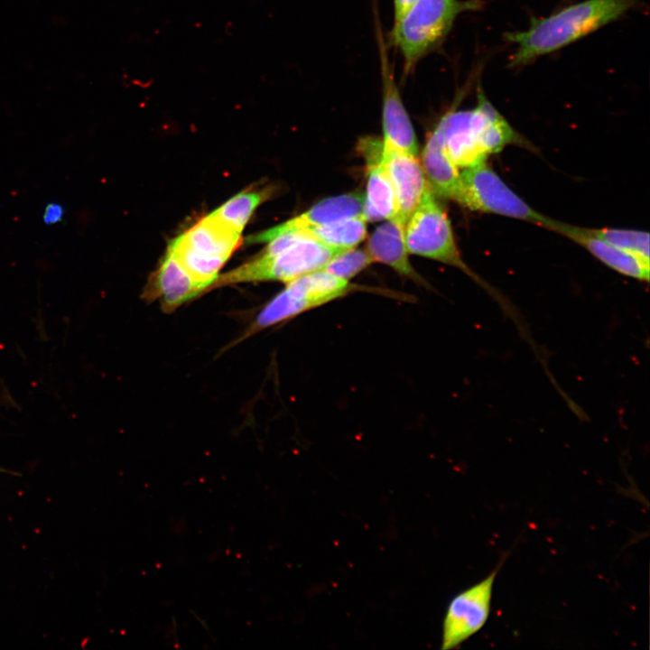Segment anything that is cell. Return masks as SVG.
<instances>
[{"mask_svg":"<svg viewBox=\"0 0 650 650\" xmlns=\"http://www.w3.org/2000/svg\"><path fill=\"white\" fill-rule=\"evenodd\" d=\"M637 0H585L543 18H533L525 31L508 32L504 39L516 45L511 67L525 65L553 52L611 23L631 9Z\"/></svg>","mask_w":650,"mask_h":650,"instance_id":"obj_1","label":"cell"},{"mask_svg":"<svg viewBox=\"0 0 650 650\" xmlns=\"http://www.w3.org/2000/svg\"><path fill=\"white\" fill-rule=\"evenodd\" d=\"M457 168L487 162L507 145L534 149L533 145L496 109L483 92L471 109L446 113L433 131Z\"/></svg>","mask_w":650,"mask_h":650,"instance_id":"obj_2","label":"cell"},{"mask_svg":"<svg viewBox=\"0 0 650 650\" xmlns=\"http://www.w3.org/2000/svg\"><path fill=\"white\" fill-rule=\"evenodd\" d=\"M404 240L409 254L427 257L465 273L491 294L506 312L515 311L504 297L481 279L463 260L453 235L450 218L429 186L406 222Z\"/></svg>","mask_w":650,"mask_h":650,"instance_id":"obj_3","label":"cell"},{"mask_svg":"<svg viewBox=\"0 0 650 650\" xmlns=\"http://www.w3.org/2000/svg\"><path fill=\"white\" fill-rule=\"evenodd\" d=\"M481 6V0H418L394 23L391 32L392 43L403 56L405 74L441 42L460 14Z\"/></svg>","mask_w":650,"mask_h":650,"instance_id":"obj_4","label":"cell"},{"mask_svg":"<svg viewBox=\"0 0 650 650\" xmlns=\"http://www.w3.org/2000/svg\"><path fill=\"white\" fill-rule=\"evenodd\" d=\"M300 234L298 239L282 250L275 253L262 251L252 260L218 275L211 289L242 283L274 281L287 283L321 269L330 259L344 252Z\"/></svg>","mask_w":650,"mask_h":650,"instance_id":"obj_5","label":"cell"},{"mask_svg":"<svg viewBox=\"0 0 650 650\" xmlns=\"http://www.w3.org/2000/svg\"><path fill=\"white\" fill-rule=\"evenodd\" d=\"M356 291L357 285L349 280L322 269L301 275L287 283L285 288L261 309L240 339Z\"/></svg>","mask_w":650,"mask_h":650,"instance_id":"obj_6","label":"cell"},{"mask_svg":"<svg viewBox=\"0 0 650 650\" xmlns=\"http://www.w3.org/2000/svg\"><path fill=\"white\" fill-rule=\"evenodd\" d=\"M454 201L470 210L524 220L543 228L550 219L518 196L487 162L460 172V188Z\"/></svg>","mask_w":650,"mask_h":650,"instance_id":"obj_7","label":"cell"},{"mask_svg":"<svg viewBox=\"0 0 650 650\" xmlns=\"http://www.w3.org/2000/svg\"><path fill=\"white\" fill-rule=\"evenodd\" d=\"M500 564L480 581L450 601L442 622L441 649H452L477 634L487 623L494 583Z\"/></svg>","mask_w":650,"mask_h":650,"instance_id":"obj_8","label":"cell"},{"mask_svg":"<svg viewBox=\"0 0 650 650\" xmlns=\"http://www.w3.org/2000/svg\"><path fill=\"white\" fill-rule=\"evenodd\" d=\"M382 162L395 191V220L405 228L407 220L430 185L416 156L383 144Z\"/></svg>","mask_w":650,"mask_h":650,"instance_id":"obj_9","label":"cell"},{"mask_svg":"<svg viewBox=\"0 0 650 650\" xmlns=\"http://www.w3.org/2000/svg\"><path fill=\"white\" fill-rule=\"evenodd\" d=\"M205 292V289L188 273L173 253L167 249L142 296L146 302L158 301L162 310L170 313Z\"/></svg>","mask_w":650,"mask_h":650,"instance_id":"obj_10","label":"cell"},{"mask_svg":"<svg viewBox=\"0 0 650 650\" xmlns=\"http://www.w3.org/2000/svg\"><path fill=\"white\" fill-rule=\"evenodd\" d=\"M380 57L383 83V144L418 157L419 148L416 135L395 84L392 68L382 42L380 43Z\"/></svg>","mask_w":650,"mask_h":650,"instance_id":"obj_11","label":"cell"},{"mask_svg":"<svg viewBox=\"0 0 650 650\" xmlns=\"http://www.w3.org/2000/svg\"><path fill=\"white\" fill-rule=\"evenodd\" d=\"M359 147L366 161L367 175L361 215L367 222L395 219V191L382 162L383 142L366 138L361 140Z\"/></svg>","mask_w":650,"mask_h":650,"instance_id":"obj_12","label":"cell"},{"mask_svg":"<svg viewBox=\"0 0 650 650\" xmlns=\"http://www.w3.org/2000/svg\"><path fill=\"white\" fill-rule=\"evenodd\" d=\"M545 228L561 234L580 245L614 271L638 281H649L650 264L607 243L593 235L588 228L551 218Z\"/></svg>","mask_w":650,"mask_h":650,"instance_id":"obj_13","label":"cell"},{"mask_svg":"<svg viewBox=\"0 0 650 650\" xmlns=\"http://www.w3.org/2000/svg\"><path fill=\"white\" fill-rule=\"evenodd\" d=\"M364 194L352 192L325 199L301 215L249 238L251 243H264L286 232L302 230L361 215Z\"/></svg>","mask_w":650,"mask_h":650,"instance_id":"obj_14","label":"cell"},{"mask_svg":"<svg viewBox=\"0 0 650 650\" xmlns=\"http://www.w3.org/2000/svg\"><path fill=\"white\" fill-rule=\"evenodd\" d=\"M404 229L397 220H387L371 234L366 250L374 262L385 264L418 285L428 287L409 261Z\"/></svg>","mask_w":650,"mask_h":650,"instance_id":"obj_15","label":"cell"},{"mask_svg":"<svg viewBox=\"0 0 650 650\" xmlns=\"http://www.w3.org/2000/svg\"><path fill=\"white\" fill-rule=\"evenodd\" d=\"M240 236L241 233L209 214L175 239L200 255L228 261L238 246Z\"/></svg>","mask_w":650,"mask_h":650,"instance_id":"obj_16","label":"cell"},{"mask_svg":"<svg viewBox=\"0 0 650 650\" xmlns=\"http://www.w3.org/2000/svg\"><path fill=\"white\" fill-rule=\"evenodd\" d=\"M420 162L432 191L455 200L460 188V171L444 152L434 132L427 139Z\"/></svg>","mask_w":650,"mask_h":650,"instance_id":"obj_17","label":"cell"},{"mask_svg":"<svg viewBox=\"0 0 650 650\" xmlns=\"http://www.w3.org/2000/svg\"><path fill=\"white\" fill-rule=\"evenodd\" d=\"M331 248L347 251L355 248L367 236V221L362 215L297 230Z\"/></svg>","mask_w":650,"mask_h":650,"instance_id":"obj_18","label":"cell"},{"mask_svg":"<svg viewBox=\"0 0 650 650\" xmlns=\"http://www.w3.org/2000/svg\"><path fill=\"white\" fill-rule=\"evenodd\" d=\"M271 194L267 188L244 190L223 203L210 214L241 233L255 209Z\"/></svg>","mask_w":650,"mask_h":650,"instance_id":"obj_19","label":"cell"},{"mask_svg":"<svg viewBox=\"0 0 650 650\" xmlns=\"http://www.w3.org/2000/svg\"><path fill=\"white\" fill-rule=\"evenodd\" d=\"M596 237L649 264V233L625 228H589Z\"/></svg>","mask_w":650,"mask_h":650,"instance_id":"obj_20","label":"cell"},{"mask_svg":"<svg viewBox=\"0 0 650 650\" xmlns=\"http://www.w3.org/2000/svg\"><path fill=\"white\" fill-rule=\"evenodd\" d=\"M366 249H349L330 259L321 269L349 280L373 263Z\"/></svg>","mask_w":650,"mask_h":650,"instance_id":"obj_21","label":"cell"},{"mask_svg":"<svg viewBox=\"0 0 650 650\" xmlns=\"http://www.w3.org/2000/svg\"><path fill=\"white\" fill-rule=\"evenodd\" d=\"M65 209L59 202H50L46 205L42 215V220L46 225L60 223L64 217Z\"/></svg>","mask_w":650,"mask_h":650,"instance_id":"obj_22","label":"cell"},{"mask_svg":"<svg viewBox=\"0 0 650 650\" xmlns=\"http://www.w3.org/2000/svg\"><path fill=\"white\" fill-rule=\"evenodd\" d=\"M418 0H394V22L399 21Z\"/></svg>","mask_w":650,"mask_h":650,"instance_id":"obj_23","label":"cell"}]
</instances>
